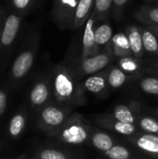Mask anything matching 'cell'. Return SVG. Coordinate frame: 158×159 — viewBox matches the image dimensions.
Here are the masks:
<instances>
[{
  "mask_svg": "<svg viewBox=\"0 0 158 159\" xmlns=\"http://www.w3.org/2000/svg\"><path fill=\"white\" fill-rule=\"evenodd\" d=\"M98 21L92 12L87 22L85 23L84 27V33H83V38H82V50L79 57L81 58H87L91 55L97 54L98 48L95 41V28Z\"/></svg>",
  "mask_w": 158,
  "mask_h": 159,
  "instance_id": "obj_11",
  "label": "cell"
},
{
  "mask_svg": "<svg viewBox=\"0 0 158 159\" xmlns=\"http://www.w3.org/2000/svg\"><path fill=\"white\" fill-rule=\"evenodd\" d=\"M157 56H158V50H157Z\"/></svg>",
  "mask_w": 158,
  "mask_h": 159,
  "instance_id": "obj_40",
  "label": "cell"
},
{
  "mask_svg": "<svg viewBox=\"0 0 158 159\" xmlns=\"http://www.w3.org/2000/svg\"><path fill=\"white\" fill-rule=\"evenodd\" d=\"M78 2L79 0H53L50 15L60 30L70 29Z\"/></svg>",
  "mask_w": 158,
  "mask_h": 159,
  "instance_id": "obj_8",
  "label": "cell"
},
{
  "mask_svg": "<svg viewBox=\"0 0 158 159\" xmlns=\"http://www.w3.org/2000/svg\"><path fill=\"white\" fill-rule=\"evenodd\" d=\"M89 141L95 149L102 153L107 152L114 145L116 144L115 139L112 136H110L108 133L104 131H101L97 129H93L91 131V136Z\"/></svg>",
  "mask_w": 158,
  "mask_h": 159,
  "instance_id": "obj_22",
  "label": "cell"
},
{
  "mask_svg": "<svg viewBox=\"0 0 158 159\" xmlns=\"http://www.w3.org/2000/svg\"><path fill=\"white\" fill-rule=\"evenodd\" d=\"M129 2V0H114L112 14L116 20H119L121 19L123 12L126 8V6L128 5Z\"/></svg>",
  "mask_w": 158,
  "mask_h": 159,
  "instance_id": "obj_30",
  "label": "cell"
},
{
  "mask_svg": "<svg viewBox=\"0 0 158 159\" xmlns=\"http://www.w3.org/2000/svg\"><path fill=\"white\" fill-rule=\"evenodd\" d=\"M50 78L53 97L57 104L73 109L87 103L82 80L74 74L65 59L54 66Z\"/></svg>",
  "mask_w": 158,
  "mask_h": 159,
  "instance_id": "obj_1",
  "label": "cell"
},
{
  "mask_svg": "<svg viewBox=\"0 0 158 159\" xmlns=\"http://www.w3.org/2000/svg\"><path fill=\"white\" fill-rule=\"evenodd\" d=\"M14 159H27V156L24 154V155H21V156H20V157H18Z\"/></svg>",
  "mask_w": 158,
  "mask_h": 159,
  "instance_id": "obj_35",
  "label": "cell"
},
{
  "mask_svg": "<svg viewBox=\"0 0 158 159\" xmlns=\"http://www.w3.org/2000/svg\"><path fill=\"white\" fill-rule=\"evenodd\" d=\"M7 103H8V94L7 91L0 89V124L4 118V116L7 109Z\"/></svg>",
  "mask_w": 158,
  "mask_h": 159,
  "instance_id": "obj_31",
  "label": "cell"
},
{
  "mask_svg": "<svg viewBox=\"0 0 158 159\" xmlns=\"http://www.w3.org/2000/svg\"><path fill=\"white\" fill-rule=\"evenodd\" d=\"M144 1H146V2H155L156 0H144Z\"/></svg>",
  "mask_w": 158,
  "mask_h": 159,
  "instance_id": "obj_37",
  "label": "cell"
},
{
  "mask_svg": "<svg viewBox=\"0 0 158 159\" xmlns=\"http://www.w3.org/2000/svg\"><path fill=\"white\" fill-rule=\"evenodd\" d=\"M22 16L12 12L6 16L0 37V61L5 58L6 53L13 46L20 30Z\"/></svg>",
  "mask_w": 158,
  "mask_h": 159,
  "instance_id": "obj_7",
  "label": "cell"
},
{
  "mask_svg": "<svg viewBox=\"0 0 158 159\" xmlns=\"http://www.w3.org/2000/svg\"><path fill=\"white\" fill-rule=\"evenodd\" d=\"M129 142L140 151L158 159V135L140 131L129 137Z\"/></svg>",
  "mask_w": 158,
  "mask_h": 159,
  "instance_id": "obj_12",
  "label": "cell"
},
{
  "mask_svg": "<svg viewBox=\"0 0 158 159\" xmlns=\"http://www.w3.org/2000/svg\"><path fill=\"white\" fill-rule=\"evenodd\" d=\"M112 52L115 56V59L128 57L132 55L130 45L126 33L119 32L113 35L111 42Z\"/></svg>",
  "mask_w": 158,
  "mask_h": 159,
  "instance_id": "obj_18",
  "label": "cell"
},
{
  "mask_svg": "<svg viewBox=\"0 0 158 159\" xmlns=\"http://www.w3.org/2000/svg\"><path fill=\"white\" fill-rule=\"evenodd\" d=\"M150 30H152L158 36V26H147Z\"/></svg>",
  "mask_w": 158,
  "mask_h": 159,
  "instance_id": "obj_34",
  "label": "cell"
},
{
  "mask_svg": "<svg viewBox=\"0 0 158 159\" xmlns=\"http://www.w3.org/2000/svg\"><path fill=\"white\" fill-rule=\"evenodd\" d=\"M140 108L141 105L137 102H131L129 104H118L110 114H108V116L118 121L136 125L137 115Z\"/></svg>",
  "mask_w": 158,
  "mask_h": 159,
  "instance_id": "obj_14",
  "label": "cell"
},
{
  "mask_svg": "<svg viewBox=\"0 0 158 159\" xmlns=\"http://www.w3.org/2000/svg\"><path fill=\"white\" fill-rule=\"evenodd\" d=\"M96 123L99 127L102 129L118 133L123 136L132 137L139 133L141 130L135 124H129V123H124L121 121H118L108 115H102L96 116Z\"/></svg>",
  "mask_w": 158,
  "mask_h": 159,
  "instance_id": "obj_9",
  "label": "cell"
},
{
  "mask_svg": "<svg viewBox=\"0 0 158 159\" xmlns=\"http://www.w3.org/2000/svg\"><path fill=\"white\" fill-rule=\"evenodd\" d=\"M52 96L53 91L50 75L41 76L33 84L29 91L28 102L33 110L39 112L43 107L50 103Z\"/></svg>",
  "mask_w": 158,
  "mask_h": 159,
  "instance_id": "obj_6",
  "label": "cell"
},
{
  "mask_svg": "<svg viewBox=\"0 0 158 159\" xmlns=\"http://www.w3.org/2000/svg\"><path fill=\"white\" fill-rule=\"evenodd\" d=\"M156 115L158 116V110H156Z\"/></svg>",
  "mask_w": 158,
  "mask_h": 159,
  "instance_id": "obj_38",
  "label": "cell"
},
{
  "mask_svg": "<svg viewBox=\"0 0 158 159\" xmlns=\"http://www.w3.org/2000/svg\"><path fill=\"white\" fill-rule=\"evenodd\" d=\"M126 34L130 45V48L132 51V55L142 59L145 51L143 48V44H142V32H141V27L137 25H129L126 28Z\"/></svg>",
  "mask_w": 158,
  "mask_h": 159,
  "instance_id": "obj_17",
  "label": "cell"
},
{
  "mask_svg": "<svg viewBox=\"0 0 158 159\" xmlns=\"http://www.w3.org/2000/svg\"><path fill=\"white\" fill-rule=\"evenodd\" d=\"M116 64L131 78H138L142 75V59L133 55L116 59Z\"/></svg>",
  "mask_w": 158,
  "mask_h": 159,
  "instance_id": "obj_19",
  "label": "cell"
},
{
  "mask_svg": "<svg viewBox=\"0 0 158 159\" xmlns=\"http://www.w3.org/2000/svg\"><path fill=\"white\" fill-rule=\"evenodd\" d=\"M147 70L150 72L151 75H156V76L158 77V61H155L151 65H149L148 68H147Z\"/></svg>",
  "mask_w": 158,
  "mask_h": 159,
  "instance_id": "obj_32",
  "label": "cell"
},
{
  "mask_svg": "<svg viewBox=\"0 0 158 159\" xmlns=\"http://www.w3.org/2000/svg\"><path fill=\"white\" fill-rule=\"evenodd\" d=\"M28 113L24 107H20L10 116L6 127V135L10 141H18L26 130Z\"/></svg>",
  "mask_w": 158,
  "mask_h": 159,
  "instance_id": "obj_10",
  "label": "cell"
},
{
  "mask_svg": "<svg viewBox=\"0 0 158 159\" xmlns=\"http://www.w3.org/2000/svg\"><path fill=\"white\" fill-rule=\"evenodd\" d=\"M113 28L107 20L100 21L95 28V41L98 51L112 50L111 42L113 38Z\"/></svg>",
  "mask_w": 158,
  "mask_h": 159,
  "instance_id": "obj_16",
  "label": "cell"
},
{
  "mask_svg": "<svg viewBox=\"0 0 158 159\" xmlns=\"http://www.w3.org/2000/svg\"><path fill=\"white\" fill-rule=\"evenodd\" d=\"M142 36V44L144 51L151 55L157 56L158 50V36L147 26L141 27Z\"/></svg>",
  "mask_w": 158,
  "mask_h": 159,
  "instance_id": "obj_24",
  "label": "cell"
},
{
  "mask_svg": "<svg viewBox=\"0 0 158 159\" xmlns=\"http://www.w3.org/2000/svg\"><path fill=\"white\" fill-rule=\"evenodd\" d=\"M138 85L140 89L153 96H158V77L156 75H144L138 77Z\"/></svg>",
  "mask_w": 158,
  "mask_h": 159,
  "instance_id": "obj_25",
  "label": "cell"
},
{
  "mask_svg": "<svg viewBox=\"0 0 158 159\" xmlns=\"http://www.w3.org/2000/svg\"><path fill=\"white\" fill-rule=\"evenodd\" d=\"M9 1H10V6L14 10V12L23 16L33 7L36 0H9Z\"/></svg>",
  "mask_w": 158,
  "mask_h": 159,
  "instance_id": "obj_29",
  "label": "cell"
},
{
  "mask_svg": "<svg viewBox=\"0 0 158 159\" xmlns=\"http://www.w3.org/2000/svg\"><path fill=\"white\" fill-rule=\"evenodd\" d=\"M114 59L115 56L112 50H103L87 58H81L78 56L75 59L68 58L67 60L65 58V61L69 64L74 74L80 80H83L88 75L106 69L112 64Z\"/></svg>",
  "mask_w": 158,
  "mask_h": 159,
  "instance_id": "obj_4",
  "label": "cell"
},
{
  "mask_svg": "<svg viewBox=\"0 0 158 159\" xmlns=\"http://www.w3.org/2000/svg\"><path fill=\"white\" fill-rule=\"evenodd\" d=\"M2 148H3V143H2V140H1V138H0V153H1V151H2Z\"/></svg>",
  "mask_w": 158,
  "mask_h": 159,
  "instance_id": "obj_36",
  "label": "cell"
},
{
  "mask_svg": "<svg viewBox=\"0 0 158 159\" xmlns=\"http://www.w3.org/2000/svg\"><path fill=\"white\" fill-rule=\"evenodd\" d=\"M114 0H95L93 14L98 22L106 20L112 13Z\"/></svg>",
  "mask_w": 158,
  "mask_h": 159,
  "instance_id": "obj_26",
  "label": "cell"
},
{
  "mask_svg": "<svg viewBox=\"0 0 158 159\" xmlns=\"http://www.w3.org/2000/svg\"><path fill=\"white\" fill-rule=\"evenodd\" d=\"M39 33L33 32L23 49L15 58L8 75V82L11 87L20 84L33 68L39 48Z\"/></svg>",
  "mask_w": 158,
  "mask_h": 159,
  "instance_id": "obj_2",
  "label": "cell"
},
{
  "mask_svg": "<svg viewBox=\"0 0 158 159\" xmlns=\"http://www.w3.org/2000/svg\"><path fill=\"white\" fill-rule=\"evenodd\" d=\"M37 159H73L67 153L50 147H41L34 155Z\"/></svg>",
  "mask_w": 158,
  "mask_h": 159,
  "instance_id": "obj_27",
  "label": "cell"
},
{
  "mask_svg": "<svg viewBox=\"0 0 158 159\" xmlns=\"http://www.w3.org/2000/svg\"><path fill=\"white\" fill-rule=\"evenodd\" d=\"M72 113L71 108L50 102L38 112L37 126L43 132L53 138Z\"/></svg>",
  "mask_w": 158,
  "mask_h": 159,
  "instance_id": "obj_5",
  "label": "cell"
},
{
  "mask_svg": "<svg viewBox=\"0 0 158 159\" xmlns=\"http://www.w3.org/2000/svg\"><path fill=\"white\" fill-rule=\"evenodd\" d=\"M131 77L126 74L117 64L107 67V80L110 89H118L127 84Z\"/></svg>",
  "mask_w": 158,
  "mask_h": 159,
  "instance_id": "obj_20",
  "label": "cell"
},
{
  "mask_svg": "<svg viewBox=\"0 0 158 159\" xmlns=\"http://www.w3.org/2000/svg\"><path fill=\"white\" fill-rule=\"evenodd\" d=\"M95 0H79L74 13L70 30L75 31L85 25V23L93 12Z\"/></svg>",
  "mask_w": 158,
  "mask_h": 159,
  "instance_id": "obj_15",
  "label": "cell"
},
{
  "mask_svg": "<svg viewBox=\"0 0 158 159\" xmlns=\"http://www.w3.org/2000/svg\"><path fill=\"white\" fill-rule=\"evenodd\" d=\"M103 154L109 159H130L132 157L131 151L121 144L114 145L110 150Z\"/></svg>",
  "mask_w": 158,
  "mask_h": 159,
  "instance_id": "obj_28",
  "label": "cell"
},
{
  "mask_svg": "<svg viewBox=\"0 0 158 159\" xmlns=\"http://www.w3.org/2000/svg\"><path fill=\"white\" fill-rule=\"evenodd\" d=\"M136 125L142 132L158 135V118L142 113V107L138 111Z\"/></svg>",
  "mask_w": 158,
  "mask_h": 159,
  "instance_id": "obj_23",
  "label": "cell"
},
{
  "mask_svg": "<svg viewBox=\"0 0 158 159\" xmlns=\"http://www.w3.org/2000/svg\"><path fill=\"white\" fill-rule=\"evenodd\" d=\"M32 159H37V158H36L35 157H33V158H32Z\"/></svg>",
  "mask_w": 158,
  "mask_h": 159,
  "instance_id": "obj_39",
  "label": "cell"
},
{
  "mask_svg": "<svg viewBox=\"0 0 158 159\" xmlns=\"http://www.w3.org/2000/svg\"><path fill=\"white\" fill-rule=\"evenodd\" d=\"M83 87L86 91H88L96 96H104L110 90L107 80V68L88 75L82 80Z\"/></svg>",
  "mask_w": 158,
  "mask_h": 159,
  "instance_id": "obj_13",
  "label": "cell"
},
{
  "mask_svg": "<svg viewBox=\"0 0 158 159\" xmlns=\"http://www.w3.org/2000/svg\"><path fill=\"white\" fill-rule=\"evenodd\" d=\"M5 18H6L5 10H4V8L0 6V37H1V31H2V26H3Z\"/></svg>",
  "mask_w": 158,
  "mask_h": 159,
  "instance_id": "obj_33",
  "label": "cell"
},
{
  "mask_svg": "<svg viewBox=\"0 0 158 159\" xmlns=\"http://www.w3.org/2000/svg\"><path fill=\"white\" fill-rule=\"evenodd\" d=\"M134 18L146 26H158V6L142 5L135 11Z\"/></svg>",
  "mask_w": 158,
  "mask_h": 159,
  "instance_id": "obj_21",
  "label": "cell"
},
{
  "mask_svg": "<svg viewBox=\"0 0 158 159\" xmlns=\"http://www.w3.org/2000/svg\"><path fill=\"white\" fill-rule=\"evenodd\" d=\"M91 128L78 113H72L53 138L69 145H81L90 140Z\"/></svg>",
  "mask_w": 158,
  "mask_h": 159,
  "instance_id": "obj_3",
  "label": "cell"
}]
</instances>
